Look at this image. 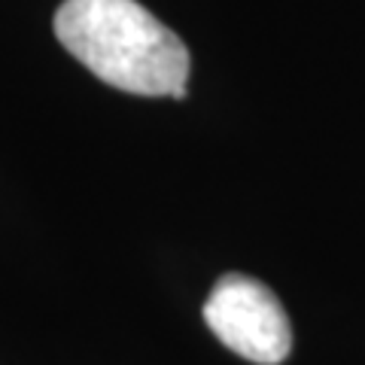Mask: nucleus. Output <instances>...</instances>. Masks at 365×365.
I'll use <instances>...</instances> for the list:
<instances>
[{"label": "nucleus", "instance_id": "nucleus-1", "mask_svg": "<svg viewBox=\"0 0 365 365\" xmlns=\"http://www.w3.org/2000/svg\"><path fill=\"white\" fill-rule=\"evenodd\" d=\"M55 37L113 88L186 98V43L137 0H64L55 13Z\"/></svg>", "mask_w": 365, "mask_h": 365}, {"label": "nucleus", "instance_id": "nucleus-2", "mask_svg": "<svg viewBox=\"0 0 365 365\" xmlns=\"http://www.w3.org/2000/svg\"><path fill=\"white\" fill-rule=\"evenodd\" d=\"M204 323L237 356L280 365L292 350V326L265 283L247 274H225L204 302Z\"/></svg>", "mask_w": 365, "mask_h": 365}]
</instances>
